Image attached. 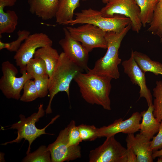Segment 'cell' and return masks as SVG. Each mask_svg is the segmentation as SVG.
Wrapping results in <instances>:
<instances>
[{
	"label": "cell",
	"instance_id": "8992f818",
	"mask_svg": "<svg viewBox=\"0 0 162 162\" xmlns=\"http://www.w3.org/2000/svg\"><path fill=\"white\" fill-rule=\"evenodd\" d=\"M1 68L2 75L0 79L1 90L7 98L19 100L24 84L32 78L26 71L22 73L21 76L16 77L17 68L8 61L2 62Z\"/></svg>",
	"mask_w": 162,
	"mask_h": 162
},
{
	"label": "cell",
	"instance_id": "e575fe53",
	"mask_svg": "<svg viewBox=\"0 0 162 162\" xmlns=\"http://www.w3.org/2000/svg\"><path fill=\"white\" fill-rule=\"evenodd\" d=\"M152 157L153 159L157 157L162 156V149L153 152Z\"/></svg>",
	"mask_w": 162,
	"mask_h": 162
},
{
	"label": "cell",
	"instance_id": "603a6c76",
	"mask_svg": "<svg viewBox=\"0 0 162 162\" xmlns=\"http://www.w3.org/2000/svg\"><path fill=\"white\" fill-rule=\"evenodd\" d=\"M147 31L152 34L158 36L162 44V0H158Z\"/></svg>",
	"mask_w": 162,
	"mask_h": 162
},
{
	"label": "cell",
	"instance_id": "4dcf8cb0",
	"mask_svg": "<svg viewBox=\"0 0 162 162\" xmlns=\"http://www.w3.org/2000/svg\"><path fill=\"white\" fill-rule=\"evenodd\" d=\"M68 142L70 146H76L82 141L81 138L78 126L76 124L75 121H71L68 125Z\"/></svg>",
	"mask_w": 162,
	"mask_h": 162
},
{
	"label": "cell",
	"instance_id": "d4e9b609",
	"mask_svg": "<svg viewBox=\"0 0 162 162\" xmlns=\"http://www.w3.org/2000/svg\"><path fill=\"white\" fill-rule=\"evenodd\" d=\"M23 162H51L50 153L45 146H41L35 151L27 154Z\"/></svg>",
	"mask_w": 162,
	"mask_h": 162
},
{
	"label": "cell",
	"instance_id": "8d00e7d4",
	"mask_svg": "<svg viewBox=\"0 0 162 162\" xmlns=\"http://www.w3.org/2000/svg\"><path fill=\"white\" fill-rule=\"evenodd\" d=\"M159 158H158L157 160L158 162H162V156L159 157Z\"/></svg>",
	"mask_w": 162,
	"mask_h": 162
},
{
	"label": "cell",
	"instance_id": "5b68a950",
	"mask_svg": "<svg viewBox=\"0 0 162 162\" xmlns=\"http://www.w3.org/2000/svg\"><path fill=\"white\" fill-rule=\"evenodd\" d=\"M45 110L43 108V104H40L37 112H34L29 117L26 118L22 114L19 115L20 119L17 122L12 124L9 129H16L17 130V136L14 140L2 144L6 145L8 144L20 142L24 139L29 143V146L26 152V154L30 152L31 146L37 138L44 134L52 135L46 132V128L50 124H52L60 116L57 115L52 118L50 123L42 129H38L35 126V123L38 122L39 119L43 117Z\"/></svg>",
	"mask_w": 162,
	"mask_h": 162
},
{
	"label": "cell",
	"instance_id": "4316f807",
	"mask_svg": "<svg viewBox=\"0 0 162 162\" xmlns=\"http://www.w3.org/2000/svg\"><path fill=\"white\" fill-rule=\"evenodd\" d=\"M30 34V32L25 30H19L17 32V38L14 41L4 43L0 40V50L6 49L11 52H16L19 48L22 42Z\"/></svg>",
	"mask_w": 162,
	"mask_h": 162
},
{
	"label": "cell",
	"instance_id": "44dd1931",
	"mask_svg": "<svg viewBox=\"0 0 162 162\" xmlns=\"http://www.w3.org/2000/svg\"><path fill=\"white\" fill-rule=\"evenodd\" d=\"M0 9V34L13 32L18 23V17L14 10H8L6 12Z\"/></svg>",
	"mask_w": 162,
	"mask_h": 162
},
{
	"label": "cell",
	"instance_id": "d6a6232c",
	"mask_svg": "<svg viewBox=\"0 0 162 162\" xmlns=\"http://www.w3.org/2000/svg\"><path fill=\"white\" fill-rule=\"evenodd\" d=\"M127 162H137V157L133 151L130 149H127Z\"/></svg>",
	"mask_w": 162,
	"mask_h": 162
},
{
	"label": "cell",
	"instance_id": "836d02e7",
	"mask_svg": "<svg viewBox=\"0 0 162 162\" xmlns=\"http://www.w3.org/2000/svg\"><path fill=\"white\" fill-rule=\"evenodd\" d=\"M17 0H0V9H4L6 6L12 7L14 5Z\"/></svg>",
	"mask_w": 162,
	"mask_h": 162
},
{
	"label": "cell",
	"instance_id": "9a60e30c",
	"mask_svg": "<svg viewBox=\"0 0 162 162\" xmlns=\"http://www.w3.org/2000/svg\"><path fill=\"white\" fill-rule=\"evenodd\" d=\"M127 149L132 150L136 155L137 162H152L153 152L150 149V140L140 133L128 134L126 139Z\"/></svg>",
	"mask_w": 162,
	"mask_h": 162
},
{
	"label": "cell",
	"instance_id": "277c9868",
	"mask_svg": "<svg viewBox=\"0 0 162 162\" xmlns=\"http://www.w3.org/2000/svg\"><path fill=\"white\" fill-rule=\"evenodd\" d=\"M75 18L68 22L66 25L89 24L96 26L105 32H119L131 23L130 19L121 15L112 17L103 16L100 11L91 8L82 10L74 14Z\"/></svg>",
	"mask_w": 162,
	"mask_h": 162
},
{
	"label": "cell",
	"instance_id": "f546056e",
	"mask_svg": "<svg viewBox=\"0 0 162 162\" xmlns=\"http://www.w3.org/2000/svg\"><path fill=\"white\" fill-rule=\"evenodd\" d=\"M49 78V75L46 74L43 76L36 77L34 78L39 98H44L48 94Z\"/></svg>",
	"mask_w": 162,
	"mask_h": 162
},
{
	"label": "cell",
	"instance_id": "d590c367",
	"mask_svg": "<svg viewBox=\"0 0 162 162\" xmlns=\"http://www.w3.org/2000/svg\"><path fill=\"white\" fill-rule=\"evenodd\" d=\"M83 1H86L88 0H82ZM102 2L106 4L111 0H101Z\"/></svg>",
	"mask_w": 162,
	"mask_h": 162
},
{
	"label": "cell",
	"instance_id": "e0dca14e",
	"mask_svg": "<svg viewBox=\"0 0 162 162\" xmlns=\"http://www.w3.org/2000/svg\"><path fill=\"white\" fill-rule=\"evenodd\" d=\"M153 111V105H150L146 111H143L140 113L142 121L140 125V133L149 140L158 132L160 125V122L154 117Z\"/></svg>",
	"mask_w": 162,
	"mask_h": 162
},
{
	"label": "cell",
	"instance_id": "52a82bcc",
	"mask_svg": "<svg viewBox=\"0 0 162 162\" xmlns=\"http://www.w3.org/2000/svg\"><path fill=\"white\" fill-rule=\"evenodd\" d=\"M70 35L89 52L95 48H107L106 32L92 24H84L77 27H66Z\"/></svg>",
	"mask_w": 162,
	"mask_h": 162
},
{
	"label": "cell",
	"instance_id": "7c38bea8",
	"mask_svg": "<svg viewBox=\"0 0 162 162\" xmlns=\"http://www.w3.org/2000/svg\"><path fill=\"white\" fill-rule=\"evenodd\" d=\"M63 29L64 37L58 43L63 52L69 59L87 72L89 68L87 65L89 52L81 43L71 36L66 27Z\"/></svg>",
	"mask_w": 162,
	"mask_h": 162
},
{
	"label": "cell",
	"instance_id": "3957f363",
	"mask_svg": "<svg viewBox=\"0 0 162 162\" xmlns=\"http://www.w3.org/2000/svg\"><path fill=\"white\" fill-rule=\"evenodd\" d=\"M84 70L69 59L63 52L60 54L58 62L49 78L50 99L45 110L46 114L52 112V101L55 95L59 92H65L69 99V88L71 81Z\"/></svg>",
	"mask_w": 162,
	"mask_h": 162
},
{
	"label": "cell",
	"instance_id": "484cf974",
	"mask_svg": "<svg viewBox=\"0 0 162 162\" xmlns=\"http://www.w3.org/2000/svg\"><path fill=\"white\" fill-rule=\"evenodd\" d=\"M156 86L153 89V95L154 97L153 106V113L158 122L162 120V80L157 81Z\"/></svg>",
	"mask_w": 162,
	"mask_h": 162
},
{
	"label": "cell",
	"instance_id": "ba28073f",
	"mask_svg": "<svg viewBox=\"0 0 162 162\" xmlns=\"http://www.w3.org/2000/svg\"><path fill=\"white\" fill-rule=\"evenodd\" d=\"M106 17L121 15L129 18L132 30L138 33L142 26L140 17V8L134 0H111L100 10Z\"/></svg>",
	"mask_w": 162,
	"mask_h": 162
},
{
	"label": "cell",
	"instance_id": "ffe728a7",
	"mask_svg": "<svg viewBox=\"0 0 162 162\" xmlns=\"http://www.w3.org/2000/svg\"><path fill=\"white\" fill-rule=\"evenodd\" d=\"M60 56L57 51L52 46H47L38 49L34 55V58H40L45 62L46 73L50 77L57 64Z\"/></svg>",
	"mask_w": 162,
	"mask_h": 162
},
{
	"label": "cell",
	"instance_id": "f1b7e54d",
	"mask_svg": "<svg viewBox=\"0 0 162 162\" xmlns=\"http://www.w3.org/2000/svg\"><path fill=\"white\" fill-rule=\"evenodd\" d=\"M78 127L82 141H92L98 138V128L94 125L82 124Z\"/></svg>",
	"mask_w": 162,
	"mask_h": 162
},
{
	"label": "cell",
	"instance_id": "5bb4252c",
	"mask_svg": "<svg viewBox=\"0 0 162 162\" xmlns=\"http://www.w3.org/2000/svg\"><path fill=\"white\" fill-rule=\"evenodd\" d=\"M122 65L124 72L130 78L132 83L139 86L140 88L139 98H144L148 106L153 105L152 95L146 84L145 73L136 62L131 52L129 58L123 61Z\"/></svg>",
	"mask_w": 162,
	"mask_h": 162
},
{
	"label": "cell",
	"instance_id": "7a4b0ae2",
	"mask_svg": "<svg viewBox=\"0 0 162 162\" xmlns=\"http://www.w3.org/2000/svg\"><path fill=\"white\" fill-rule=\"evenodd\" d=\"M131 28L130 23L120 32H106V52L103 57L96 62L93 68H89L87 72L109 77L112 79H118L120 74L118 66L122 61L118 56V50L122 40Z\"/></svg>",
	"mask_w": 162,
	"mask_h": 162
},
{
	"label": "cell",
	"instance_id": "cb8c5ba5",
	"mask_svg": "<svg viewBox=\"0 0 162 162\" xmlns=\"http://www.w3.org/2000/svg\"><path fill=\"white\" fill-rule=\"evenodd\" d=\"M26 70L27 73L34 79L47 74L45 63L40 58L31 59L27 64Z\"/></svg>",
	"mask_w": 162,
	"mask_h": 162
},
{
	"label": "cell",
	"instance_id": "83f0119b",
	"mask_svg": "<svg viewBox=\"0 0 162 162\" xmlns=\"http://www.w3.org/2000/svg\"><path fill=\"white\" fill-rule=\"evenodd\" d=\"M23 92L20 98V101L29 102L33 101L39 98L34 81L29 80L24 84Z\"/></svg>",
	"mask_w": 162,
	"mask_h": 162
},
{
	"label": "cell",
	"instance_id": "9c48e42d",
	"mask_svg": "<svg viewBox=\"0 0 162 162\" xmlns=\"http://www.w3.org/2000/svg\"><path fill=\"white\" fill-rule=\"evenodd\" d=\"M127 150L115 138L106 137L103 143L90 151V162H127Z\"/></svg>",
	"mask_w": 162,
	"mask_h": 162
},
{
	"label": "cell",
	"instance_id": "6da1fadb",
	"mask_svg": "<svg viewBox=\"0 0 162 162\" xmlns=\"http://www.w3.org/2000/svg\"><path fill=\"white\" fill-rule=\"evenodd\" d=\"M110 77L86 72L81 73L74 79L82 98L88 103L101 106L106 110H111L109 97L112 86Z\"/></svg>",
	"mask_w": 162,
	"mask_h": 162
},
{
	"label": "cell",
	"instance_id": "d6986e66",
	"mask_svg": "<svg viewBox=\"0 0 162 162\" xmlns=\"http://www.w3.org/2000/svg\"><path fill=\"white\" fill-rule=\"evenodd\" d=\"M134 60L138 65L145 73L149 72L155 75H162V64L153 61L146 55L137 51L131 50Z\"/></svg>",
	"mask_w": 162,
	"mask_h": 162
},
{
	"label": "cell",
	"instance_id": "ac0fdd59",
	"mask_svg": "<svg viewBox=\"0 0 162 162\" xmlns=\"http://www.w3.org/2000/svg\"><path fill=\"white\" fill-rule=\"evenodd\" d=\"M80 0H59L55 18L56 22L63 25L73 20L74 11L80 6Z\"/></svg>",
	"mask_w": 162,
	"mask_h": 162
},
{
	"label": "cell",
	"instance_id": "1f68e13d",
	"mask_svg": "<svg viewBox=\"0 0 162 162\" xmlns=\"http://www.w3.org/2000/svg\"><path fill=\"white\" fill-rule=\"evenodd\" d=\"M157 134L150 141V149L153 152L162 149V120Z\"/></svg>",
	"mask_w": 162,
	"mask_h": 162
},
{
	"label": "cell",
	"instance_id": "2e32d148",
	"mask_svg": "<svg viewBox=\"0 0 162 162\" xmlns=\"http://www.w3.org/2000/svg\"><path fill=\"white\" fill-rule=\"evenodd\" d=\"M59 0H28L29 11L43 20L55 17Z\"/></svg>",
	"mask_w": 162,
	"mask_h": 162
},
{
	"label": "cell",
	"instance_id": "7402d4cb",
	"mask_svg": "<svg viewBox=\"0 0 162 162\" xmlns=\"http://www.w3.org/2000/svg\"><path fill=\"white\" fill-rule=\"evenodd\" d=\"M134 0L140 8V17L142 25L145 27L152 21L158 0Z\"/></svg>",
	"mask_w": 162,
	"mask_h": 162
},
{
	"label": "cell",
	"instance_id": "30bf717a",
	"mask_svg": "<svg viewBox=\"0 0 162 162\" xmlns=\"http://www.w3.org/2000/svg\"><path fill=\"white\" fill-rule=\"evenodd\" d=\"M52 40L45 33H35L29 35L22 43L14 57L21 73L26 71L27 64L33 58L38 48L52 46Z\"/></svg>",
	"mask_w": 162,
	"mask_h": 162
},
{
	"label": "cell",
	"instance_id": "8fae6325",
	"mask_svg": "<svg viewBox=\"0 0 162 162\" xmlns=\"http://www.w3.org/2000/svg\"><path fill=\"white\" fill-rule=\"evenodd\" d=\"M68 135L67 126L60 131L55 141L47 147L50 153L52 162H69L81 157L80 146H70Z\"/></svg>",
	"mask_w": 162,
	"mask_h": 162
},
{
	"label": "cell",
	"instance_id": "4fadbf2b",
	"mask_svg": "<svg viewBox=\"0 0 162 162\" xmlns=\"http://www.w3.org/2000/svg\"><path fill=\"white\" fill-rule=\"evenodd\" d=\"M142 118L141 113L136 112L124 120L121 118L116 119L108 126L98 128V138L107 137L121 132L127 134H134L140 130V122Z\"/></svg>",
	"mask_w": 162,
	"mask_h": 162
}]
</instances>
